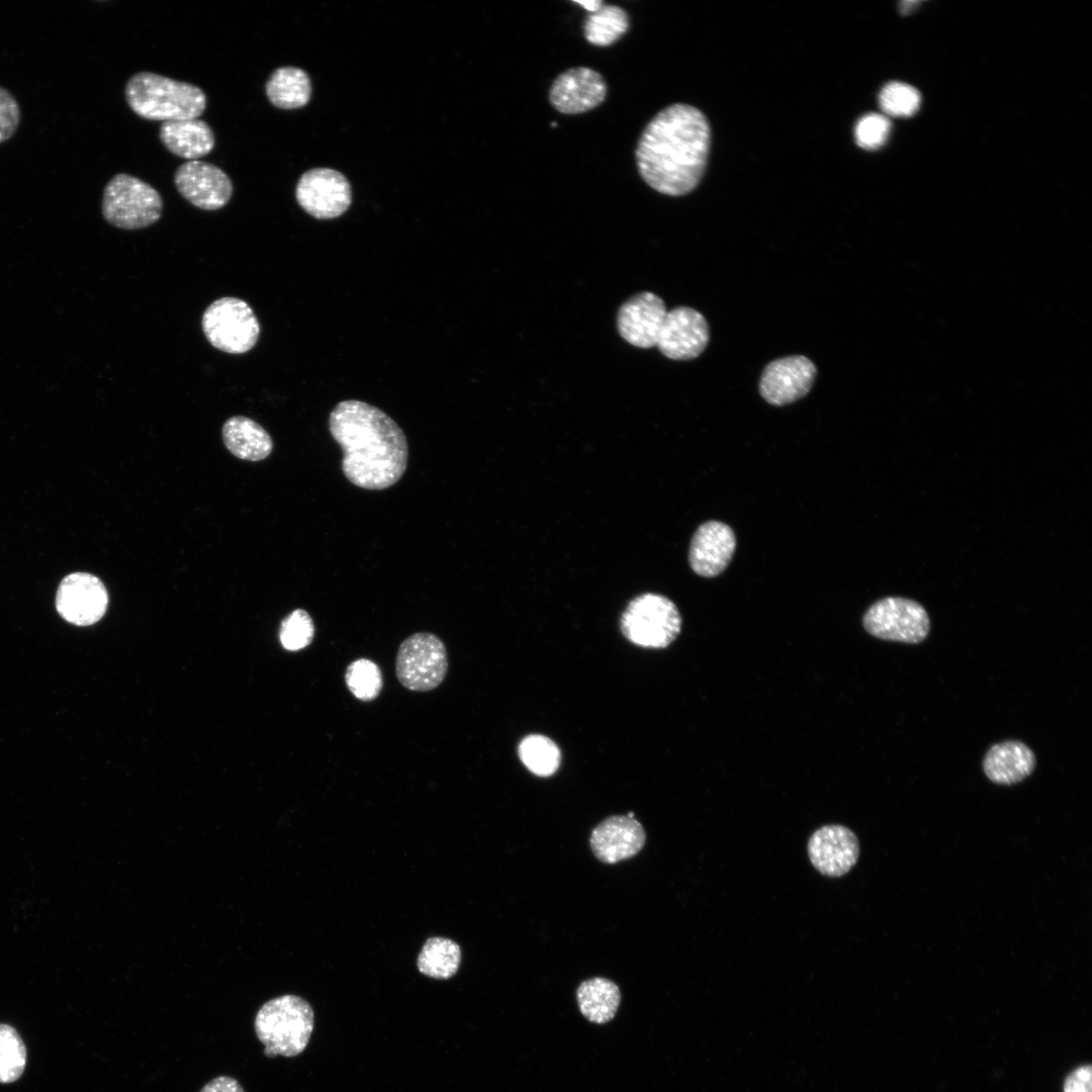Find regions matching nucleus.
Listing matches in <instances>:
<instances>
[{
  "instance_id": "1",
  "label": "nucleus",
  "mask_w": 1092,
  "mask_h": 1092,
  "mask_svg": "<svg viewBox=\"0 0 1092 1092\" xmlns=\"http://www.w3.org/2000/svg\"><path fill=\"white\" fill-rule=\"evenodd\" d=\"M710 139V125L701 110L685 103L668 105L650 119L638 140V173L661 194H688L705 172Z\"/></svg>"
},
{
  "instance_id": "2",
  "label": "nucleus",
  "mask_w": 1092,
  "mask_h": 1092,
  "mask_svg": "<svg viewBox=\"0 0 1092 1092\" xmlns=\"http://www.w3.org/2000/svg\"><path fill=\"white\" fill-rule=\"evenodd\" d=\"M329 429L343 451L342 470L354 485L381 490L405 472L408 446L401 428L367 402L348 399L331 412Z\"/></svg>"
},
{
  "instance_id": "3",
  "label": "nucleus",
  "mask_w": 1092,
  "mask_h": 1092,
  "mask_svg": "<svg viewBox=\"0 0 1092 1092\" xmlns=\"http://www.w3.org/2000/svg\"><path fill=\"white\" fill-rule=\"evenodd\" d=\"M125 98L141 117L163 122L198 118L206 107L199 87L151 72L136 73L127 81Z\"/></svg>"
},
{
  "instance_id": "4",
  "label": "nucleus",
  "mask_w": 1092,
  "mask_h": 1092,
  "mask_svg": "<svg viewBox=\"0 0 1092 1092\" xmlns=\"http://www.w3.org/2000/svg\"><path fill=\"white\" fill-rule=\"evenodd\" d=\"M254 1026L266 1057H295L307 1046L314 1014L306 1000L287 994L264 1003L256 1014Z\"/></svg>"
},
{
  "instance_id": "5",
  "label": "nucleus",
  "mask_w": 1092,
  "mask_h": 1092,
  "mask_svg": "<svg viewBox=\"0 0 1092 1092\" xmlns=\"http://www.w3.org/2000/svg\"><path fill=\"white\" fill-rule=\"evenodd\" d=\"M101 208L104 219L113 226L138 230L159 220L163 201L160 193L150 184L119 173L105 185Z\"/></svg>"
},
{
  "instance_id": "6",
  "label": "nucleus",
  "mask_w": 1092,
  "mask_h": 1092,
  "mask_svg": "<svg viewBox=\"0 0 1092 1092\" xmlns=\"http://www.w3.org/2000/svg\"><path fill=\"white\" fill-rule=\"evenodd\" d=\"M681 618L672 601L653 593L634 598L622 613L620 628L633 644L664 648L679 634Z\"/></svg>"
},
{
  "instance_id": "7",
  "label": "nucleus",
  "mask_w": 1092,
  "mask_h": 1092,
  "mask_svg": "<svg viewBox=\"0 0 1092 1092\" xmlns=\"http://www.w3.org/2000/svg\"><path fill=\"white\" fill-rule=\"evenodd\" d=\"M202 331L215 349L229 354L250 351L260 336V324L245 300L221 297L210 303L202 314Z\"/></svg>"
},
{
  "instance_id": "8",
  "label": "nucleus",
  "mask_w": 1092,
  "mask_h": 1092,
  "mask_svg": "<svg viewBox=\"0 0 1092 1092\" xmlns=\"http://www.w3.org/2000/svg\"><path fill=\"white\" fill-rule=\"evenodd\" d=\"M447 670V650L436 634L417 632L400 643L395 657V674L405 689L414 692L435 690L443 682Z\"/></svg>"
},
{
  "instance_id": "9",
  "label": "nucleus",
  "mask_w": 1092,
  "mask_h": 1092,
  "mask_svg": "<svg viewBox=\"0 0 1092 1092\" xmlns=\"http://www.w3.org/2000/svg\"><path fill=\"white\" fill-rule=\"evenodd\" d=\"M862 623L875 637L910 644L922 642L930 628L926 610L919 603L900 597H888L874 603L866 612Z\"/></svg>"
},
{
  "instance_id": "10",
  "label": "nucleus",
  "mask_w": 1092,
  "mask_h": 1092,
  "mask_svg": "<svg viewBox=\"0 0 1092 1092\" xmlns=\"http://www.w3.org/2000/svg\"><path fill=\"white\" fill-rule=\"evenodd\" d=\"M108 605L105 585L88 572H73L65 576L56 595V608L67 622L89 626L104 616Z\"/></svg>"
},
{
  "instance_id": "11",
  "label": "nucleus",
  "mask_w": 1092,
  "mask_h": 1092,
  "mask_svg": "<svg viewBox=\"0 0 1092 1092\" xmlns=\"http://www.w3.org/2000/svg\"><path fill=\"white\" fill-rule=\"evenodd\" d=\"M295 195L298 204L311 216L330 219L342 215L351 203V188L340 172L312 169L299 179Z\"/></svg>"
},
{
  "instance_id": "12",
  "label": "nucleus",
  "mask_w": 1092,
  "mask_h": 1092,
  "mask_svg": "<svg viewBox=\"0 0 1092 1092\" xmlns=\"http://www.w3.org/2000/svg\"><path fill=\"white\" fill-rule=\"evenodd\" d=\"M174 182L188 202L203 210L223 207L233 194L230 177L220 168L204 161H188L179 166Z\"/></svg>"
},
{
  "instance_id": "13",
  "label": "nucleus",
  "mask_w": 1092,
  "mask_h": 1092,
  "mask_svg": "<svg viewBox=\"0 0 1092 1092\" xmlns=\"http://www.w3.org/2000/svg\"><path fill=\"white\" fill-rule=\"evenodd\" d=\"M816 372L814 363L803 355L774 360L763 369L759 392L772 405L794 402L810 391Z\"/></svg>"
},
{
  "instance_id": "14",
  "label": "nucleus",
  "mask_w": 1092,
  "mask_h": 1092,
  "mask_svg": "<svg viewBox=\"0 0 1092 1092\" xmlns=\"http://www.w3.org/2000/svg\"><path fill=\"white\" fill-rule=\"evenodd\" d=\"M709 326L698 310L679 306L667 311L656 347L672 360L697 358L709 342Z\"/></svg>"
},
{
  "instance_id": "15",
  "label": "nucleus",
  "mask_w": 1092,
  "mask_h": 1092,
  "mask_svg": "<svg viewBox=\"0 0 1092 1092\" xmlns=\"http://www.w3.org/2000/svg\"><path fill=\"white\" fill-rule=\"evenodd\" d=\"M607 92L608 86L601 73L587 67H575L554 79L549 90V101L563 114H579L603 103Z\"/></svg>"
},
{
  "instance_id": "16",
  "label": "nucleus",
  "mask_w": 1092,
  "mask_h": 1092,
  "mask_svg": "<svg viewBox=\"0 0 1092 1092\" xmlns=\"http://www.w3.org/2000/svg\"><path fill=\"white\" fill-rule=\"evenodd\" d=\"M808 854L820 874L826 877H841L847 874L858 859V839L845 826L825 825L809 838Z\"/></svg>"
},
{
  "instance_id": "17",
  "label": "nucleus",
  "mask_w": 1092,
  "mask_h": 1092,
  "mask_svg": "<svg viewBox=\"0 0 1092 1092\" xmlns=\"http://www.w3.org/2000/svg\"><path fill=\"white\" fill-rule=\"evenodd\" d=\"M666 313L665 304L659 296L652 292L638 293L620 307L618 331L625 341L635 347H655Z\"/></svg>"
},
{
  "instance_id": "18",
  "label": "nucleus",
  "mask_w": 1092,
  "mask_h": 1092,
  "mask_svg": "<svg viewBox=\"0 0 1092 1092\" xmlns=\"http://www.w3.org/2000/svg\"><path fill=\"white\" fill-rule=\"evenodd\" d=\"M646 834L635 818L611 816L594 828L589 838L595 856L606 863H616L637 854L644 846Z\"/></svg>"
},
{
  "instance_id": "19",
  "label": "nucleus",
  "mask_w": 1092,
  "mask_h": 1092,
  "mask_svg": "<svg viewBox=\"0 0 1092 1092\" xmlns=\"http://www.w3.org/2000/svg\"><path fill=\"white\" fill-rule=\"evenodd\" d=\"M736 546L732 529L718 521L702 524L695 532L689 551L692 569L704 577L720 574L730 562Z\"/></svg>"
},
{
  "instance_id": "20",
  "label": "nucleus",
  "mask_w": 1092,
  "mask_h": 1092,
  "mask_svg": "<svg viewBox=\"0 0 1092 1092\" xmlns=\"http://www.w3.org/2000/svg\"><path fill=\"white\" fill-rule=\"evenodd\" d=\"M1035 755L1023 742L1008 740L990 747L983 760L987 778L998 785H1013L1035 767Z\"/></svg>"
},
{
  "instance_id": "21",
  "label": "nucleus",
  "mask_w": 1092,
  "mask_h": 1092,
  "mask_svg": "<svg viewBox=\"0 0 1092 1092\" xmlns=\"http://www.w3.org/2000/svg\"><path fill=\"white\" fill-rule=\"evenodd\" d=\"M159 135L172 154L189 161L209 154L215 143L211 127L198 118L163 122Z\"/></svg>"
},
{
  "instance_id": "22",
  "label": "nucleus",
  "mask_w": 1092,
  "mask_h": 1092,
  "mask_svg": "<svg viewBox=\"0 0 1092 1092\" xmlns=\"http://www.w3.org/2000/svg\"><path fill=\"white\" fill-rule=\"evenodd\" d=\"M221 433L228 450L243 460H263L270 455L273 448L272 439L267 431L252 419L244 416L228 419Z\"/></svg>"
},
{
  "instance_id": "23",
  "label": "nucleus",
  "mask_w": 1092,
  "mask_h": 1092,
  "mask_svg": "<svg viewBox=\"0 0 1092 1092\" xmlns=\"http://www.w3.org/2000/svg\"><path fill=\"white\" fill-rule=\"evenodd\" d=\"M576 999L581 1014L588 1021L604 1024L616 1015L621 993L614 982L597 977L579 984Z\"/></svg>"
},
{
  "instance_id": "24",
  "label": "nucleus",
  "mask_w": 1092,
  "mask_h": 1092,
  "mask_svg": "<svg viewBox=\"0 0 1092 1092\" xmlns=\"http://www.w3.org/2000/svg\"><path fill=\"white\" fill-rule=\"evenodd\" d=\"M266 94L275 107L295 109L304 106L309 101L311 85L303 70L295 67H281L268 78Z\"/></svg>"
},
{
  "instance_id": "25",
  "label": "nucleus",
  "mask_w": 1092,
  "mask_h": 1092,
  "mask_svg": "<svg viewBox=\"0 0 1092 1092\" xmlns=\"http://www.w3.org/2000/svg\"><path fill=\"white\" fill-rule=\"evenodd\" d=\"M461 963L460 946L452 939L431 937L427 939L418 957L419 971L433 979L453 977Z\"/></svg>"
},
{
  "instance_id": "26",
  "label": "nucleus",
  "mask_w": 1092,
  "mask_h": 1092,
  "mask_svg": "<svg viewBox=\"0 0 1092 1092\" xmlns=\"http://www.w3.org/2000/svg\"><path fill=\"white\" fill-rule=\"evenodd\" d=\"M629 24V15L623 8L603 4L599 10L586 16L583 22V34L590 44L609 47L627 32Z\"/></svg>"
},
{
  "instance_id": "27",
  "label": "nucleus",
  "mask_w": 1092,
  "mask_h": 1092,
  "mask_svg": "<svg viewBox=\"0 0 1092 1092\" xmlns=\"http://www.w3.org/2000/svg\"><path fill=\"white\" fill-rule=\"evenodd\" d=\"M518 754L524 765L534 775L549 777L560 764L561 753L556 743L547 736L532 734L523 738Z\"/></svg>"
},
{
  "instance_id": "28",
  "label": "nucleus",
  "mask_w": 1092,
  "mask_h": 1092,
  "mask_svg": "<svg viewBox=\"0 0 1092 1092\" xmlns=\"http://www.w3.org/2000/svg\"><path fill=\"white\" fill-rule=\"evenodd\" d=\"M345 682L353 696L362 702L375 700L383 686L379 666L367 658L356 659L348 665Z\"/></svg>"
},
{
  "instance_id": "29",
  "label": "nucleus",
  "mask_w": 1092,
  "mask_h": 1092,
  "mask_svg": "<svg viewBox=\"0 0 1092 1092\" xmlns=\"http://www.w3.org/2000/svg\"><path fill=\"white\" fill-rule=\"evenodd\" d=\"M26 1051L17 1031L0 1024V1083L17 1080L25 1067Z\"/></svg>"
},
{
  "instance_id": "30",
  "label": "nucleus",
  "mask_w": 1092,
  "mask_h": 1092,
  "mask_svg": "<svg viewBox=\"0 0 1092 1092\" xmlns=\"http://www.w3.org/2000/svg\"><path fill=\"white\" fill-rule=\"evenodd\" d=\"M879 103L887 115L907 117L919 108L920 94L908 84L891 82L883 87L879 95Z\"/></svg>"
},
{
  "instance_id": "31",
  "label": "nucleus",
  "mask_w": 1092,
  "mask_h": 1092,
  "mask_svg": "<svg viewBox=\"0 0 1092 1092\" xmlns=\"http://www.w3.org/2000/svg\"><path fill=\"white\" fill-rule=\"evenodd\" d=\"M314 637V625L309 614L296 609L281 623L279 640L284 649L298 651L307 647Z\"/></svg>"
},
{
  "instance_id": "32",
  "label": "nucleus",
  "mask_w": 1092,
  "mask_h": 1092,
  "mask_svg": "<svg viewBox=\"0 0 1092 1092\" xmlns=\"http://www.w3.org/2000/svg\"><path fill=\"white\" fill-rule=\"evenodd\" d=\"M890 128V121L885 115L867 114L856 123L854 130L856 144L866 150H876L885 144Z\"/></svg>"
},
{
  "instance_id": "33",
  "label": "nucleus",
  "mask_w": 1092,
  "mask_h": 1092,
  "mask_svg": "<svg viewBox=\"0 0 1092 1092\" xmlns=\"http://www.w3.org/2000/svg\"><path fill=\"white\" fill-rule=\"evenodd\" d=\"M20 121V108L14 96L0 86V144L9 140Z\"/></svg>"
},
{
  "instance_id": "34",
  "label": "nucleus",
  "mask_w": 1092,
  "mask_h": 1092,
  "mask_svg": "<svg viewBox=\"0 0 1092 1092\" xmlns=\"http://www.w3.org/2000/svg\"><path fill=\"white\" fill-rule=\"evenodd\" d=\"M1064 1092H1092L1091 1066H1083L1074 1070L1064 1083Z\"/></svg>"
},
{
  "instance_id": "35",
  "label": "nucleus",
  "mask_w": 1092,
  "mask_h": 1092,
  "mask_svg": "<svg viewBox=\"0 0 1092 1092\" xmlns=\"http://www.w3.org/2000/svg\"><path fill=\"white\" fill-rule=\"evenodd\" d=\"M200 1092H245L239 1081L229 1076H218L200 1090Z\"/></svg>"
},
{
  "instance_id": "36",
  "label": "nucleus",
  "mask_w": 1092,
  "mask_h": 1092,
  "mask_svg": "<svg viewBox=\"0 0 1092 1092\" xmlns=\"http://www.w3.org/2000/svg\"><path fill=\"white\" fill-rule=\"evenodd\" d=\"M574 2L577 3L578 5H580L585 10H587L589 13L596 12L604 4L603 1H601V0H599V1H597V0L577 1L576 0Z\"/></svg>"
}]
</instances>
